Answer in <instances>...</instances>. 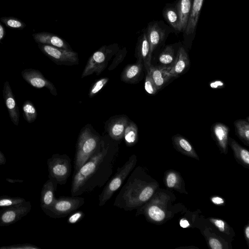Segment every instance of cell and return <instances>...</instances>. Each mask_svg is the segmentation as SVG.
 I'll list each match as a JSON object with an SVG mask.
<instances>
[{"mask_svg":"<svg viewBox=\"0 0 249 249\" xmlns=\"http://www.w3.org/2000/svg\"><path fill=\"white\" fill-rule=\"evenodd\" d=\"M118 153L117 145L102 141L96 152L73 174L71 196H79L104 186L113 173Z\"/></svg>","mask_w":249,"mask_h":249,"instance_id":"obj_1","label":"cell"},{"mask_svg":"<svg viewBox=\"0 0 249 249\" xmlns=\"http://www.w3.org/2000/svg\"><path fill=\"white\" fill-rule=\"evenodd\" d=\"M155 189L156 185L150 181L142 168L137 167L122 186L113 205L125 211L137 209L148 201Z\"/></svg>","mask_w":249,"mask_h":249,"instance_id":"obj_2","label":"cell"},{"mask_svg":"<svg viewBox=\"0 0 249 249\" xmlns=\"http://www.w3.org/2000/svg\"><path fill=\"white\" fill-rule=\"evenodd\" d=\"M101 142L100 137L90 128L85 127L81 130L76 143L73 174L96 152Z\"/></svg>","mask_w":249,"mask_h":249,"instance_id":"obj_3","label":"cell"},{"mask_svg":"<svg viewBox=\"0 0 249 249\" xmlns=\"http://www.w3.org/2000/svg\"><path fill=\"white\" fill-rule=\"evenodd\" d=\"M137 161L135 155H132L121 167H118L114 175L106 183L98 196V205L103 206L122 187L125 180L134 169Z\"/></svg>","mask_w":249,"mask_h":249,"instance_id":"obj_4","label":"cell"},{"mask_svg":"<svg viewBox=\"0 0 249 249\" xmlns=\"http://www.w3.org/2000/svg\"><path fill=\"white\" fill-rule=\"evenodd\" d=\"M119 51L118 44L104 45L95 51L89 59L81 77L95 73L99 75L107 67L109 60Z\"/></svg>","mask_w":249,"mask_h":249,"instance_id":"obj_5","label":"cell"},{"mask_svg":"<svg viewBox=\"0 0 249 249\" xmlns=\"http://www.w3.org/2000/svg\"><path fill=\"white\" fill-rule=\"evenodd\" d=\"M49 179L57 184L64 185L71 172V159L66 154H55L47 160Z\"/></svg>","mask_w":249,"mask_h":249,"instance_id":"obj_6","label":"cell"},{"mask_svg":"<svg viewBox=\"0 0 249 249\" xmlns=\"http://www.w3.org/2000/svg\"><path fill=\"white\" fill-rule=\"evenodd\" d=\"M85 199L78 196H61L55 198L52 205L42 210L53 218H61L67 216L82 206Z\"/></svg>","mask_w":249,"mask_h":249,"instance_id":"obj_7","label":"cell"},{"mask_svg":"<svg viewBox=\"0 0 249 249\" xmlns=\"http://www.w3.org/2000/svg\"><path fill=\"white\" fill-rule=\"evenodd\" d=\"M172 30L162 20H154L148 24L145 31L152 56L164 44Z\"/></svg>","mask_w":249,"mask_h":249,"instance_id":"obj_8","label":"cell"},{"mask_svg":"<svg viewBox=\"0 0 249 249\" xmlns=\"http://www.w3.org/2000/svg\"><path fill=\"white\" fill-rule=\"evenodd\" d=\"M41 51L57 65L72 66L79 63L77 53L53 46L38 43Z\"/></svg>","mask_w":249,"mask_h":249,"instance_id":"obj_9","label":"cell"},{"mask_svg":"<svg viewBox=\"0 0 249 249\" xmlns=\"http://www.w3.org/2000/svg\"><path fill=\"white\" fill-rule=\"evenodd\" d=\"M32 208L30 201H26L0 210V226L14 224L27 215Z\"/></svg>","mask_w":249,"mask_h":249,"instance_id":"obj_10","label":"cell"},{"mask_svg":"<svg viewBox=\"0 0 249 249\" xmlns=\"http://www.w3.org/2000/svg\"><path fill=\"white\" fill-rule=\"evenodd\" d=\"M204 0H192V4L187 24L184 33L183 46L191 49L196 34V26Z\"/></svg>","mask_w":249,"mask_h":249,"instance_id":"obj_11","label":"cell"},{"mask_svg":"<svg viewBox=\"0 0 249 249\" xmlns=\"http://www.w3.org/2000/svg\"><path fill=\"white\" fill-rule=\"evenodd\" d=\"M21 76L32 87L38 89L46 88L52 94L57 95L56 89L54 85L45 78L40 71L32 68L25 69L22 71Z\"/></svg>","mask_w":249,"mask_h":249,"instance_id":"obj_12","label":"cell"},{"mask_svg":"<svg viewBox=\"0 0 249 249\" xmlns=\"http://www.w3.org/2000/svg\"><path fill=\"white\" fill-rule=\"evenodd\" d=\"M137 61L143 63L144 68L147 71L152 65V54L147 39L145 29L138 38L135 50Z\"/></svg>","mask_w":249,"mask_h":249,"instance_id":"obj_13","label":"cell"},{"mask_svg":"<svg viewBox=\"0 0 249 249\" xmlns=\"http://www.w3.org/2000/svg\"><path fill=\"white\" fill-rule=\"evenodd\" d=\"M3 97L9 115L12 123L18 125L19 122V111L14 95L8 81L4 83Z\"/></svg>","mask_w":249,"mask_h":249,"instance_id":"obj_14","label":"cell"},{"mask_svg":"<svg viewBox=\"0 0 249 249\" xmlns=\"http://www.w3.org/2000/svg\"><path fill=\"white\" fill-rule=\"evenodd\" d=\"M170 68L159 65H151L148 72L158 91L164 88L172 80L176 78L169 72Z\"/></svg>","mask_w":249,"mask_h":249,"instance_id":"obj_15","label":"cell"},{"mask_svg":"<svg viewBox=\"0 0 249 249\" xmlns=\"http://www.w3.org/2000/svg\"><path fill=\"white\" fill-rule=\"evenodd\" d=\"M190 66V60L186 49L181 45L178 52L176 59L170 68L169 72L176 78L186 73Z\"/></svg>","mask_w":249,"mask_h":249,"instance_id":"obj_16","label":"cell"},{"mask_svg":"<svg viewBox=\"0 0 249 249\" xmlns=\"http://www.w3.org/2000/svg\"><path fill=\"white\" fill-rule=\"evenodd\" d=\"M143 67V63L140 61L127 65L121 73V81L129 84L138 83L142 78Z\"/></svg>","mask_w":249,"mask_h":249,"instance_id":"obj_17","label":"cell"},{"mask_svg":"<svg viewBox=\"0 0 249 249\" xmlns=\"http://www.w3.org/2000/svg\"><path fill=\"white\" fill-rule=\"evenodd\" d=\"M162 16L170 27L178 33L181 32L180 18L177 1L172 3H167L162 10Z\"/></svg>","mask_w":249,"mask_h":249,"instance_id":"obj_18","label":"cell"},{"mask_svg":"<svg viewBox=\"0 0 249 249\" xmlns=\"http://www.w3.org/2000/svg\"><path fill=\"white\" fill-rule=\"evenodd\" d=\"M34 40L38 44H46L57 48L72 50L69 43L58 36L47 32H40L33 35Z\"/></svg>","mask_w":249,"mask_h":249,"instance_id":"obj_19","label":"cell"},{"mask_svg":"<svg viewBox=\"0 0 249 249\" xmlns=\"http://www.w3.org/2000/svg\"><path fill=\"white\" fill-rule=\"evenodd\" d=\"M230 129L225 124L216 123L213 124L211 128V131L213 139L221 152L227 154L229 141V133Z\"/></svg>","mask_w":249,"mask_h":249,"instance_id":"obj_20","label":"cell"},{"mask_svg":"<svg viewBox=\"0 0 249 249\" xmlns=\"http://www.w3.org/2000/svg\"><path fill=\"white\" fill-rule=\"evenodd\" d=\"M181 45V42H177L165 46L158 55L157 65L170 68L176 59L178 50Z\"/></svg>","mask_w":249,"mask_h":249,"instance_id":"obj_21","label":"cell"},{"mask_svg":"<svg viewBox=\"0 0 249 249\" xmlns=\"http://www.w3.org/2000/svg\"><path fill=\"white\" fill-rule=\"evenodd\" d=\"M128 122V119L125 116H121L111 120L108 124L107 131L111 139L118 142L123 138Z\"/></svg>","mask_w":249,"mask_h":249,"instance_id":"obj_22","label":"cell"},{"mask_svg":"<svg viewBox=\"0 0 249 249\" xmlns=\"http://www.w3.org/2000/svg\"><path fill=\"white\" fill-rule=\"evenodd\" d=\"M57 184L51 179H48L43 184L40 194V207L42 210L49 207L55 197L54 193Z\"/></svg>","mask_w":249,"mask_h":249,"instance_id":"obj_23","label":"cell"},{"mask_svg":"<svg viewBox=\"0 0 249 249\" xmlns=\"http://www.w3.org/2000/svg\"><path fill=\"white\" fill-rule=\"evenodd\" d=\"M174 147L182 154L199 160V158L190 142L184 137L177 134L172 137Z\"/></svg>","mask_w":249,"mask_h":249,"instance_id":"obj_24","label":"cell"},{"mask_svg":"<svg viewBox=\"0 0 249 249\" xmlns=\"http://www.w3.org/2000/svg\"><path fill=\"white\" fill-rule=\"evenodd\" d=\"M228 143L233 151L235 157L239 163L247 168L249 166V152L240 145L234 139L230 138Z\"/></svg>","mask_w":249,"mask_h":249,"instance_id":"obj_25","label":"cell"},{"mask_svg":"<svg viewBox=\"0 0 249 249\" xmlns=\"http://www.w3.org/2000/svg\"><path fill=\"white\" fill-rule=\"evenodd\" d=\"M180 15L181 32L184 33L189 18L192 0H177Z\"/></svg>","mask_w":249,"mask_h":249,"instance_id":"obj_26","label":"cell"},{"mask_svg":"<svg viewBox=\"0 0 249 249\" xmlns=\"http://www.w3.org/2000/svg\"><path fill=\"white\" fill-rule=\"evenodd\" d=\"M236 134L239 138L247 146L249 145V117L245 119H238L234 121Z\"/></svg>","mask_w":249,"mask_h":249,"instance_id":"obj_27","label":"cell"},{"mask_svg":"<svg viewBox=\"0 0 249 249\" xmlns=\"http://www.w3.org/2000/svg\"><path fill=\"white\" fill-rule=\"evenodd\" d=\"M125 144L131 147L135 145L138 141V129L133 122L128 121L125 128L124 137Z\"/></svg>","mask_w":249,"mask_h":249,"instance_id":"obj_28","label":"cell"},{"mask_svg":"<svg viewBox=\"0 0 249 249\" xmlns=\"http://www.w3.org/2000/svg\"><path fill=\"white\" fill-rule=\"evenodd\" d=\"M23 116L28 123H33L36 119L37 113L33 103L30 100L25 101L22 107Z\"/></svg>","mask_w":249,"mask_h":249,"instance_id":"obj_29","label":"cell"},{"mask_svg":"<svg viewBox=\"0 0 249 249\" xmlns=\"http://www.w3.org/2000/svg\"><path fill=\"white\" fill-rule=\"evenodd\" d=\"M26 200L23 197L0 196V207H8L22 203Z\"/></svg>","mask_w":249,"mask_h":249,"instance_id":"obj_30","label":"cell"},{"mask_svg":"<svg viewBox=\"0 0 249 249\" xmlns=\"http://www.w3.org/2000/svg\"><path fill=\"white\" fill-rule=\"evenodd\" d=\"M0 20L6 26L10 28L22 29L26 26L25 24L19 19L12 17H2L0 18Z\"/></svg>","mask_w":249,"mask_h":249,"instance_id":"obj_31","label":"cell"},{"mask_svg":"<svg viewBox=\"0 0 249 249\" xmlns=\"http://www.w3.org/2000/svg\"><path fill=\"white\" fill-rule=\"evenodd\" d=\"M108 78H103L96 81L91 87L89 95L90 98L94 96L107 84Z\"/></svg>","mask_w":249,"mask_h":249,"instance_id":"obj_32","label":"cell"},{"mask_svg":"<svg viewBox=\"0 0 249 249\" xmlns=\"http://www.w3.org/2000/svg\"><path fill=\"white\" fill-rule=\"evenodd\" d=\"M144 89L148 94L151 95L156 94L159 91L148 72H146V74Z\"/></svg>","mask_w":249,"mask_h":249,"instance_id":"obj_33","label":"cell"},{"mask_svg":"<svg viewBox=\"0 0 249 249\" xmlns=\"http://www.w3.org/2000/svg\"><path fill=\"white\" fill-rule=\"evenodd\" d=\"M38 247L29 244H18L11 245L2 246L0 247V249H40Z\"/></svg>","mask_w":249,"mask_h":249,"instance_id":"obj_34","label":"cell"},{"mask_svg":"<svg viewBox=\"0 0 249 249\" xmlns=\"http://www.w3.org/2000/svg\"><path fill=\"white\" fill-rule=\"evenodd\" d=\"M126 53V50L125 48H124L122 50H119L117 53L115 54L116 56L113 59L111 65L108 68L109 70H112L115 68L120 62H121L124 58Z\"/></svg>","mask_w":249,"mask_h":249,"instance_id":"obj_35","label":"cell"},{"mask_svg":"<svg viewBox=\"0 0 249 249\" xmlns=\"http://www.w3.org/2000/svg\"><path fill=\"white\" fill-rule=\"evenodd\" d=\"M178 176L175 172H170L166 176V184L168 188H175L178 182Z\"/></svg>","mask_w":249,"mask_h":249,"instance_id":"obj_36","label":"cell"},{"mask_svg":"<svg viewBox=\"0 0 249 249\" xmlns=\"http://www.w3.org/2000/svg\"><path fill=\"white\" fill-rule=\"evenodd\" d=\"M84 213L81 211H75L69 217L67 222L71 224L77 223L84 217Z\"/></svg>","mask_w":249,"mask_h":249,"instance_id":"obj_37","label":"cell"},{"mask_svg":"<svg viewBox=\"0 0 249 249\" xmlns=\"http://www.w3.org/2000/svg\"><path fill=\"white\" fill-rule=\"evenodd\" d=\"M209 220L220 231L223 232H226L227 224L223 220L211 218L209 219Z\"/></svg>","mask_w":249,"mask_h":249,"instance_id":"obj_38","label":"cell"},{"mask_svg":"<svg viewBox=\"0 0 249 249\" xmlns=\"http://www.w3.org/2000/svg\"><path fill=\"white\" fill-rule=\"evenodd\" d=\"M209 244L212 249H222V245L220 242L215 238H210L209 240Z\"/></svg>","mask_w":249,"mask_h":249,"instance_id":"obj_39","label":"cell"},{"mask_svg":"<svg viewBox=\"0 0 249 249\" xmlns=\"http://www.w3.org/2000/svg\"><path fill=\"white\" fill-rule=\"evenodd\" d=\"M209 86L213 89H220L225 87V83L221 80H215L209 83Z\"/></svg>","mask_w":249,"mask_h":249,"instance_id":"obj_40","label":"cell"},{"mask_svg":"<svg viewBox=\"0 0 249 249\" xmlns=\"http://www.w3.org/2000/svg\"><path fill=\"white\" fill-rule=\"evenodd\" d=\"M212 202L216 205H220L224 203V200L219 196H213L211 199Z\"/></svg>","mask_w":249,"mask_h":249,"instance_id":"obj_41","label":"cell"},{"mask_svg":"<svg viewBox=\"0 0 249 249\" xmlns=\"http://www.w3.org/2000/svg\"><path fill=\"white\" fill-rule=\"evenodd\" d=\"M179 225L183 228H186L190 226V224L188 220L185 219H181L179 221Z\"/></svg>","mask_w":249,"mask_h":249,"instance_id":"obj_42","label":"cell"},{"mask_svg":"<svg viewBox=\"0 0 249 249\" xmlns=\"http://www.w3.org/2000/svg\"><path fill=\"white\" fill-rule=\"evenodd\" d=\"M6 162V159L4 154L0 150V165H4Z\"/></svg>","mask_w":249,"mask_h":249,"instance_id":"obj_43","label":"cell"},{"mask_svg":"<svg viewBox=\"0 0 249 249\" xmlns=\"http://www.w3.org/2000/svg\"><path fill=\"white\" fill-rule=\"evenodd\" d=\"M6 180L11 183H22L23 182V180L20 179L6 178Z\"/></svg>","mask_w":249,"mask_h":249,"instance_id":"obj_44","label":"cell"},{"mask_svg":"<svg viewBox=\"0 0 249 249\" xmlns=\"http://www.w3.org/2000/svg\"><path fill=\"white\" fill-rule=\"evenodd\" d=\"M5 35V29L0 23V41L3 39Z\"/></svg>","mask_w":249,"mask_h":249,"instance_id":"obj_45","label":"cell"},{"mask_svg":"<svg viewBox=\"0 0 249 249\" xmlns=\"http://www.w3.org/2000/svg\"><path fill=\"white\" fill-rule=\"evenodd\" d=\"M244 232H245V236L246 237V238L247 241L248 242L249 240V225H247L246 227V228L245 229Z\"/></svg>","mask_w":249,"mask_h":249,"instance_id":"obj_46","label":"cell"}]
</instances>
